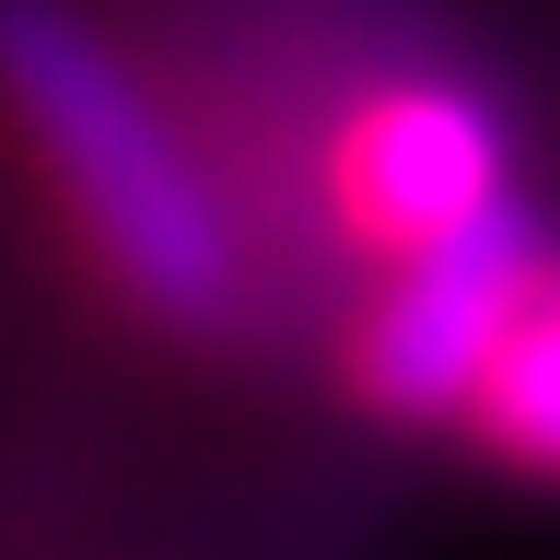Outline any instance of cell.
<instances>
[{
  "label": "cell",
  "mask_w": 560,
  "mask_h": 560,
  "mask_svg": "<svg viewBox=\"0 0 560 560\" xmlns=\"http://www.w3.org/2000/svg\"><path fill=\"white\" fill-rule=\"evenodd\" d=\"M0 105L35 140V164L59 175L105 269L129 280L140 315L164 327H234L245 315V245L199 164L175 152L164 105L140 94V70L105 47L70 0H0Z\"/></svg>",
  "instance_id": "obj_1"
},
{
  "label": "cell",
  "mask_w": 560,
  "mask_h": 560,
  "mask_svg": "<svg viewBox=\"0 0 560 560\" xmlns=\"http://www.w3.org/2000/svg\"><path fill=\"white\" fill-rule=\"evenodd\" d=\"M549 304V245L514 199H479L467 222L397 245V280L374 292L362 339H350V385L397 420H455L479 397L490 350Z\"/></svg>",
  "instance_id": "obj_2"
},
{
  "label": "cell",
  "mask_w": 560,
  "mask_h": 560,
  "mask_svg": "<svg viewBox=\"0 0 560 560\" xmlns=\"http://www.w3.org/2000/svg\"><path fill=\"white\" fill-rule=\"evenodd\" d=\"M339 199H350L362 234L420 245V234H444V222H467L479 199H502V140H490L479 105H455V94H397V105H374L350 129Z\"/></svg>",
  "instance_id": "obj_3"
},
{
  "label": "cell",
  "mask_w": 560,
  "mask_h": 560,
  "mask_svg": "<svg viewBox=\"0 0 560 560\" xmlns=\"http://www.w3.org/2000/svg\"><path fill=\"white\" fill-rule=\"evenodd\" d=\"M479 432L514 467H537V479H560V304H537L514 327V339L490 350V374H479Z\"/></svg>",
  "instance_id": "obj_4"
}]
</instances>
